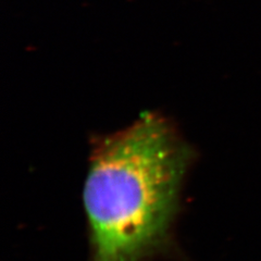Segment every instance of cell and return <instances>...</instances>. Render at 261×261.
<instances>
[{
  "instance_id": "cell-1",
  "label": "cell",
  "mask_w": 261,
  "mask_h": 261,
  "mask_svg": "<svg viewBox=\"0 0 261 261\" xmlns=\"http://www.w3.org/2000/svg\"><path fill=\"white\" fill-rule=\"evenodd\" d=\"M195 158L174 122L158 112L95 136L83 187L88 261L172 256L184 185Z\"/></svg>"
}]
</instances>
